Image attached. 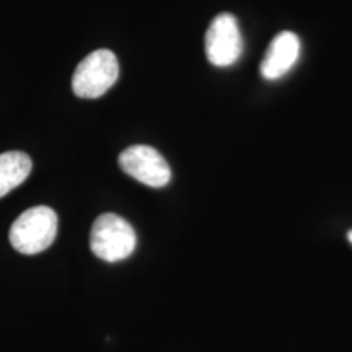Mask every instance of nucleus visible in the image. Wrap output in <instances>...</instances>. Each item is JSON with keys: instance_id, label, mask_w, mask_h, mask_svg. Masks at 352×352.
<instances>
[{"instance_id": "nucleus-5", "label": "nucleus", "mask_w": 352, "mask_h": 352, "mask_svg": "<svg viewBox=\"0 0 352 352\" xmlns=\"http://www.w3.org/2000/svg\"><path fill=\"white\" fill-rule=\"evenodd\" d=\"M120 166L126 175L151 188H164L170 183L168 162L148 145H131L120 155Z\"/></svg>"}, {"instance_id": "nucleus-7", "label": "nucleus", "mask_w": 352, "mask_h": 352, "mask_svg": "<svg viewBox=\"0 0 352 352\" xmlns=\"http://www.w3.org/2000/svg\"><path fill=\"white\" fill-rule=\"evenodd\" d=\"M32 173V158L26 153L12 151L0 153V197L19 188Z\"/></svg>"}, {"instance_id": "nucleus-2", "label": "nucleus", "mask_w": 352, "mask_h": 352, "mask_svg": "<svg viewBox=\"0 0 352 352\" xmlns=\"http://www.w3.org/2000/svg\"><path fill=\"white\" fill-rule=\"evenodd\" d=\"M138 245L134 228L116 214H103L95 220L90 233V248L95 256L108 263L122 261Z\"/></svg>"}, {"instance_id": "nucleus-8", "label": "nucleus", "mask_w": 352, "mask_h": 352, "mask_svg": "<svg viewBox=\"0 0 352 352\" xmlns=\"http://www.w3.org/2000/svg\"><path fill=\"white\" fill-rule=\"evenodd\" d=\"M347 239H349V241L352 243V230L349 232V235H347Z\"/></svg>"}, {"instance_id": "nucleus-6", "label": "nucleus", "mask_w": 352, "mask_h": 352, "mask_svg": "<svg viewBox=\"0 0 352 352\" xmlns=\"http://www.w3.org/2000/svg\"><path fill=\"white\" fill-rule=\"evenodd\" d=\"M300 56V39L296 33L283 32L272 39L259 70L266 80H277L292 70Z\"/></svg>"}, {"instance_id": "nucleus-4", "label": "nucleus", "mask_w": 352, "mask_h": 352, "mask_svg": "<svg viewBox=\"0 0 352 352\" xmlns=\"http://www.w3.org/2000/svg\"><path fill=\"white\" fill-rule=\"evenodd\" d=\"M243 52V38L239 21L230 13L215 16L206 33V56L212 65L228 67L240 59Z\"/></svg>"}, {"instance_id": "nucleus-1", "label": "nucleus", "mask_w": 352, "mask_h": 352, "mask_svg": "<svg viewBox=\"0 0 352 352\" xmlns=\"http://www.w3.org/2000/svg\"><path fill=\"white\" fill-rule=\"evenodd\" d=\"M57 235V214L47 206L25 210L10 227L8 239L21 254H38L47 250Z\"/></svg>"}, {"instance_id": "nucleus-3", "label": "nucleus", "mask_w": 352, "mask_h": 352, "mask_svg": "<svg viewBox=\"0 0 352 352\" xmlns=\"http://www.w3.org/2000/svg\"><path fill=\"white\" fill-rule=\"evenodd\" d=\"M118 77L120 64L114 52L98 50L77 65L72 77V90L78 98H100L116 83Z\"/></svg>"}]
</instances>
